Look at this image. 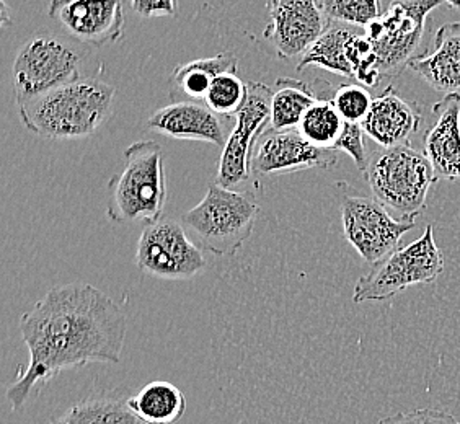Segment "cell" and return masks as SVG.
<instances>
[{
	"mask_svg": "<svg viewBox=\"0 0 460 424\" xmlns=\"http://www.w3.org/2000/svg\"><path fill=\"white\" fill-rule=\"evenodd\" d=\"M22 338L30 351L25 372L9 389L17 411L38 385L59 372L89 364H119L128 318L105 292L87 283L56 286L20 318Z\"/></svg>",
	"mask_w": 460,
	"mask_h": 424,
	"instance_id": "6da1fadb",
	"label": "cell"
},
{
	"mask_svg": "<svg viewBox=\"0 0 460 424\" xmlns=\"http://www.w3.org/2000/svg\"><path fill=\"white\" fill-rule=\"evenodd\" d=\"M115 87L97 79H77L18 105L20 121L45 139H82L107 123Z\"/></svg>",
	"mask_w": 460,
	"mask_h": 424,
	"instance_id": "7a4b0ae2",
	"label": "cell"
},
{
	"mask_svg": "<svg viewBox=\"0 0 460 424\" xmlns=\"http://www.w3.org/2000/svg\"><path fill=\"white\" fill-rule=\"evenodd\" d=\"M124 167L108 183V217L116 224H152L162 219L169 199L164 151L152 139L124 151Z\"/></svg>",
	"mask_w": 460,
	"mask_h": 424,
	"instance_id": "3957f363",
	"label": "cell"
},
{
	"mask_svg": "<svg viewBox=\"0 0 460 424\" xmlns=\"http://www.w3.org/2000/svg\"><path fill=\"white\" fill-rule=\"evenodd\" d=\"M363 173L374 199L407 221L425 212L429 190L439 180L425 152L410 144L372 152Z\"/></svg>",
	"mask_w": 460,
	"mask_h": 424,
	"instance_id": "277c9868",
	"label": "cell"
},
{
	"mask_svg": "<svg viewBox=\"0 0 460 424\" xmlns=\"http://www.w3.org/2000/svg\"><path fill=\"white\" fill-rule=\"evenodd\" d=\"M258 214L260 206L250 195L214 183L181 222L199 247L216 257H232L252 237Z\"/></svg>",
	"mask_w": 460,
	"mask_h": 424,
	"instance_id": "5b68a950",
	"label": "cell"
},
{
	"mask_svg": "<svg viewBox=\"0 0 460 424\" xmlns=\"http://www.w3.org/2000/svg\"><path fill=\"white\" fill-rule=\"evenodd\" d=\"M444 0H394L364 33L371 40L382 77L397 79L410 62L426 53V23Z\"/></svg>",
	"mask_w": 460,
	"mask_h": 424,
	"instance_id": "8992f818",
	"label": "cell"
},
{
	"mask_svg": "<svg viewBox=\"0 0 460 424\" xmlns=\"http://www.w3.org/2000/svg\"><path fill=\"white\" fill-rule=\"evenodd\" d=\"M444 271L443 252L434 240L433 225H428L421 239L408 247L397 248L354 286L353 301H389L416 284H434Z\"/></svg>",
	"mask_w": 460,
	"mask_h": 424,
	"instance_id": "52a82bcc",
	"label": "cell"
},
{
	"mask_svg": "<svg viewBox=\"0 0 460 424\" xmlns=\"http://www.w3.org/2000/svg\"><path fill=\"white\" fill-rule=\"evenodd\" d=\"M82 56L59 36L36 33L18 49L12 66L17 105L80 77Z\"/></svg>",
	"mask_w": 460,
	"mask_h": 424,
	"instance_id": "ba28073f",
	"label": "cell"
},
{
	"mask_svg": "<svg viewBox=\"0 0 460 424\" xmlns=\"http://www.w3.org/2000/svg\"><path fill=\"white\" fill-rule=\"evenodd\" d=\"M142 273L167 281H185L208 268L201 247L190 239L185 225L172 219L147 224L136 250Z\"/></svg>",
	"mask_w": 460,
	"mask_h": 424,
	"instance_id": "9c48e42d",
	"label": "cell"
},
{
	"mask_svg": "<svg viewBox=\"0 0 460 424\" xmlns=\"http://www.w3.org/2000/svg\"><path fill=\"white\" fill-rule=\"evenodd\" d=\"M248 97L235 118L226 146L222 147L221 160L216 183L226 188L247 181L253 175L252 163L260 137L271 121V95L270 89L261 82H247Z\"/></svg>",
	"mask_w": 460,
	"mask_h": 424,
	"instance_id": "30bf717a",
	"label": "cell"
},
{
	"mask_svg": "<svg viewBox=\"0 0 460 424\" xmlns=\"http://www.w3.org/2000/svg\"><path fill=\"white\" fill-rule=\"evenodd\" d=\"M341 224L345 237L366 263L377 265L399 248L403 235L416 222L395 219L377 199L348 196L341 203Z\"/></svg>",
	"mask_w": 460,
	"mask_h": 424,
	"instance_id": "8fae6325",
	"label": "cell"
},
{
	"mask_svg": "<svg viewBox=\"0 0 460 424\" xmlns=\"http://www.w3.org/2000/svg\"><path fill=\"white\" fill-rule=\"evenodd\" d=\"M330 23L317 0H270L263 36L278 57L291 59L305 53Z\"/></svg>",
	"mask_w": 460,
	"mask_h": 424,
	"instance_id": "7c38bea8",
	"label": "cell"
},
{
	"mask_svg": "<svg viewBox=\"0 0 460 424\" xmlns=\"http://www.w3.org/2000/svg\"><path fill=\"white\" fill-rule=\"evenodd\" d=\"M48 13L84 45L103 48L123 38V0H51Z\"/></svg>",
	"mask_w": 460,
	"mask_h": 424,
	"instance_id": "4fadbf2b",
	"label": "cell"
},
{
	"mask_svg": "<svg viewBox=\"0 0 460 424\" xmlns=\"http://www.w3.org/2000/svg\"><path fill=\"white\" fill-rule=\"evenodd\" d=\"M337 160V151L310 144L299 129H271L258 141L252 172L257 177H273L314 168L330 170Z\"/></svg>",
	"mask_w": 460,
	"mask_h": 424,
	"instance_id": "5bb4252c",
	"label": "cell"
},
{
	"mask_svg": "<svg viewBox=\"0 0 460 424\" xmlns=\"http://www.w3.org/2000/svg\"><path fill=\"white\" fill-rule=\"evenodd\" d=\"M229 119L201 102H172L147 119V128L178 141L209 142L224 147L232 131Z\"/></svg>",
	"mask_w": 460,
	"mask_h": 424,
	"instance_id": "9a60e30c",
	"label": "cell"
},
{
	"mask_svg": "<svg viewBox=\"0 0 460 424\" xmlns=\"http://www.w3.org/2000/svg\"><path fill=\"white\" fill-rule=\"evenodd\" d=\"M433 123L425 134L423 152L439 180L460 178V93H447L431 108Z\"/></svg>",
	"mask_w": 460,
	"mask_h": 424,
	"instance_id": "2e32d148",
	"label": "cell"
},
{
	"mask_svg": "<svg viewBox=\"0 0 460 424\" xmlns=\"http://www.w3.org/2000/svg\"><path fill=\"white\" fill-rule=\"evenodd\" d=\"M361 124L366 136L381 147L410 144L421 126V108L415 102L400 97L394 87H387L381 97L374 98Z\"/></svg>",
	"mask_w": 460,
	"mask_h": 424,
	"instance_id": "e0dca14e",
	"label": "cell"
},
{
	"mask_svg": "<svg viewBox=\"0 0 460 424\" xmlns=\"http://www.w3.org/2000/svg\"><path fill=\"white\" fill-rule=\"evenodd\" d=\"M433 53L423 54L410 62V69L438 92H460V22L438 30Z\"/></svg>",
	"mask_w": 460,
	"mask_h": 424,
	"instance_id": "ac0fdd59",
	"label": "cell"
},
{
	"mask_svg": "<svg viewBox=\"0 0 460 424\" xmlns=\"http://www.w3.org/2000/svg\"><path fill=\"white\" fill-rule=\"evenodd\" d=\"M239 59L234 54L219 53L213 57L178 64L170 77L172 102H203L213 80L222 72H237Z\"/></svg>",
	"mask_w": 460,
	"mask_h": 424,
	"instance_id": "d6986e66",
	"label": "cell"
},
{
	"mask_svg": "<svg viewBox=\"0 0 460 424\" xmlns=\"http://www.w3.org/2000/svg\"><path fill=\"white\" fill-rule=\"evenodd\" d=\"M128 407L146 424H175L186 413V397L172 382L154 380L128 398Z\"/></svg>",
	"mask_w": 460,
	"mask_h": 424,
	"instance_id": "ffe728a7",
	"label": "cell"
},
{
	"mask_svg": "<svg viewBox=\"0 0 460 424\" xmlns=\"http://www.w3.org/2000/svg\"><path fill=\"white\" fill-rule=\"evenodd\" d=\"M358 31V27L332 22L330 27L319 36V40L302 54L297 72H304L307 67H320L346 79H354L346 46Z\"/></svg>",
	"mask_w": 460,
	"mask_h": 424,
	"instance_id": "44dd1931",
	"label": "cell"
},
{
	"mask_svg": "<svg viewBox=\"0 0 460 424\" xmlns=\"http://www.w3.org/2000/svg\"><path fill=\"white\" fill-rule=\"evenodd\" d=\"M315 100L314 92L302 80L279 77L271 95V129H297Z\"/></svg>",
	"mask_w": 460,
	"mask_h": 424,
	"instance_id": "7402d4cb",
	"label": "cell"
},
{
	"mask_svg": "<svg viewBox=\"0 0 460 424\" xmlns=\"http://www.w3.org/2000/svg\"><path fill=\"white\" fill-rule=\"evenodd\" d=\"M49 424H146L133 410L128 400L118 397H93L82 400L66 413L51 420Z\"/></svg>",
	"mask_w": 460,
	"mask_h": 424,
	"instance_id": "603a6c76",
	"label": "cell"
},
{
	"mask_svg": "<svg viewBox=\"0 0 460 424\" xmlns=\"http://www.w3.org/2000/svg\"><path fill=\"white\" fill-rule=\"evenodd\" d=\"M345 124L332 98H317L305 111L297 129L310 144L322 149H333Z\"/></svg>",
	"mask_w": 460,
	"mask_h": 424,
	"instance_id": "cb8c5ba5",
	"label": "cell"
},
{
	"mask_svg": "<svg viewBox=\"0 0 460 424\" xmlns=\"http://www.w3.org/2000/svg\"><path fill=\"white\" fill-rule=\"evenodd\" d=\"M248 97V84L237 72H222L213 80L204 103L217 115L232 118L237 115Z\"/></svg>",
	"mask_w": 460,
	"mask_h": 424,
	"instance_id": "d4e9b609",
	"label": "cell"
},
{
	"mask_svg": "<svg viewBox=\"0 0 460 424\" xmlns=\"http://www.w3.org/2000/svg\"><path fill=\"white\" fill-rule=\"evenodd\" d=\"M320 9L332 22L366 28L381 17V0H317Z\"/></svg>",
	"mask_w": 460,
	"mask_h": 424,
	"instance_id": "484cf974",
	"label": "cell"
},
{
	"mask_svg": "<svg viewBox=\"0 0 460 424\" xmlns=\"http://www.w3.org/2000/svg\"><path fill=\"white\" fill-rule=\"evenodd\" d=\"M332 102L345 121L363 123L374 100L367 87L361 84H343L335 90Z\"/></svg>",
	"mask_w": 460,
	"mask_h": 424,
	"instance_id": "4316f807",
	"label": "cell"
},
{
	"mask_svg": "<svg viewBox=\"0 0 460 424\" xmlns=\"http://www.w3.org/2000/svg\"><path fill=\"white\" fill-rule=\"evenodd\" d=\"M364 134L366 133H364L363 124L346 121L345 129L333 147V151L346 152L361 172L366 170L367 160H369L364 147Z\"/></svg>",
	"mask_w": 460,
	"mask_h": 424,
	"instance_id": "83f0119b",
	"label": "cell"
},
{
	"mask_svg": "<svg viewBox=\"0 0 460 424\" xmlns=\"http://www.w3.org/2000/svg\"><path fill=\"white\" fill-rule=\"evenodd\" d=\"M377 424H460L454 416L441 410H415L411 413H397L384 418Z\"/></svg>",
	"mask_w": 460,
	"mask_h": 424,
	"instance_id": "f1b7e54d",
	"label": "cell"
},
{
	"mask_svg": "<svg viewBox=\"0 0 460 424\" xmlns=\"http://www.w3.org/2000/svg\"><path fill=\"white\" fill-rule=\"evenodd\" d=\"M134 12L142 18L177 17L178 0H131Z\"/></svg>",
	"mask_w": 460,
	"mask_h": 424,
	"instance_id": "f546056e",
	"label": "cell"
},
{
	"mask_svg": "<svg viewBox=\"0 0 460 424\" xmlns=\"http://www.w3.org/2000/svg\"><path fill=\"white\" fill-rule=\"evenodd\" d=\"M446 4H449L454 9H460V0H444Z\"/></svg>",
	"mask_w": 460,
	"mask_h": 424,
	"instance_id": "4dcf8cb0",
	"label": "cell"
}]
</instances>
